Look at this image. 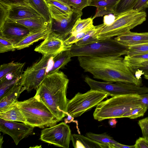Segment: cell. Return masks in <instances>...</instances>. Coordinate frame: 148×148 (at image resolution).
Masks as SVG:
<instances>
[{"instance_id": "cell-13", "label": "cell", "mask_w": 148, "mask_h": 148, "mask_svg": "<svg viewBox=\"0 0 148 148\" xmlns=\"http://www.w3.org/2000/svg\"><path fill=\"white\" fill-rule=\"evenodd\" d=\"M82 14L74 10L71 15L67 18L58 21L52 19L51 32L64 40L70 35L75 22Z\"/></svg>"}, {"instance_id": "cell-44", "label": "cell", "mask_w": 148, "mask_h": 148, "mask_svg": "<svg viewBox=\"0 0 148 148\" xmlns=\"http://www.w3.org/2000/svg\"><path fill=\"white\" fill-rule=\"evenodd\" d=\"M138 70L141 71L144 75H148V61L143 64Z\"/></svg>"}, {"instance_id": "cell-6", "label": "cell", "mask_w": 148, "mask_h": 148, "mask_svg": "<svg viewBox=\"0 0 148 148\" xmlns=\"http://www.w3.org/2000/svg\"><path fill=\"white\" fill-rule=\"evenodd\" d=\"M115 16L114 22L110 25H105L99 31V40L112 38L124 34L146 20V13L131 10Z\"/></svg>"}, {"instance_id": "cell-25", "label": "cell", "mask_w": 148, "mask_h": 148, "mask_svg": "<svg viewBox=\"0 0 148 148\" xmlns=\"http://www.w3.org/2000/svg\"><path fill=\"white\" fill-rule=\"evenodd\" d=\"M69 47L54 56L53 73L59 71L71 60L72 57Z\"/></svg>"}, {"instance_id": "cell-30", "label": "cell", "mask_w": 148, "mask_h": 148, "mask_svg": "<svg viewBox=\"0 0 148 148\" xmlns=\"http://www.w3.org/2000/svg\"><path fill=\"white\" fill-rule=\"evenodd\" d=\"M93 20L91 17L84 19L79 17L75 22L70 34L74 35L92 27L94 25Z\"/></svg>"}, {"instance_id": "cell-2", "label": "cell", "mask_w": 148, "mask_h": 148, "mask_svg": "<svg viewBox=\"0 0 148 148\" xmlns=\"http://www.w3.org/2000/svg\"><path fill=\"white\" fill-rule=\"evenodd\" d=\"M69 82V79L62 72L59 71L48 75L36 89L34 96L60 121L66 116Z\"/></svg>"}, {"instance_id": "cell-42", "label": "cell", "mask_w": 148, "mask_h": 148, "mask_svg": "<svg viewBox=\"0 0 148 148\" xmlns=\"http://www.w3.org/2000/svg\"><path fill=\"white\" fill-rule=\"evenodd\" d=\"M115 18V16L111 14L106 15L103 18V23L106 25H111L114 21Z\"/></svg>"}, {"instance_id": "cell-40", "label": "cell", "mask_w": 148, "mask_h": 148, "mask_svg": "<svg viewBox=\"0 0 148 148\" xmlns=\"http://www.w3.org/2000/svg\"><path fill=\"white\" fill-rule=\"evenodd\" d=\"M135 148H148V140L143 137H139L134 145Z\"/></svg>"}, {"instance_id": "cell-38", "label": "cell", "mask_w": 148, "mask_h": 148, "mask_svg": "<svg viewBox=\"0 0 148 148\" xmlns=\"http://www.w3.org/2000/svg\"><path fill=\"white\" fill-rule=\"evenodd\" d=\"M138 124L141 129L143 137L148 140V117L140 120Z\"/></svg>"}, {"instance_id": "cell-29", "label": "cell", "mask_w": 148, "mask_h": 148, "mask_svg": "<svg viewBox=\"0 0 148 148\" xmlns=\"http://www.w3.org/2000/svg\"><path fill=\"white\" fill-rule=\"evenodd\" d=\"M25 63L15 62L13 61L1 64L0 67V80L8 74L23 70Z\"/></svg>"}, {"instance_id": "cell-11", "label": "cell", "mask_w": 148, "mask_h": 148, "mask_svg": "<svg viewBox=\"0 0 148 148\" xmlns=\"http://www.w3.org/2000/svg\"><path fill=\"white\" fill-rule=\"evenodd\" d=\"M0 25L5 21H15L42 16L29 4L5 5L0 3Z\"/></svg>"}, {"instance_id": "cell-49", "label": "cell", "mask_w": 148, "mask_h": 148, "mask_svg": "<svg viewBox=\"0 0 148 148\" xmlns=\"http://www.w3.org/2000/svg\"><path fill=\"white\" fill-rule=\"evenodd\" d=\"M144 75V76L145 78V79L148 80V75Z\"/></svg>"}, {"instance_id": "cell-39", "label": "cell", "mask_w": 148, "mask_h": 148, "mask_svg": "<svg viewBox=\"0 0 148 148\" xmlns=\"http://www.w3.org/2000/svg\"><path fill=\"white\" fill-rule=\"evenodd\" d=\"M0 3L10 5L29 4L27 0H0Z\"/></svg>"}, {"instance_id": "cell-15", "label": "cell", "mask_w": 148, "mask_h": 148, "mask_svg": "<svg viewBox=\"0 0 148 148\" xmlns=\"http://www.w3.org/2000/svg\"><path fill=\"white\" fill-rule=\"evenodd\" d=\"M69 47L65 45L63 40L51 32L44 40L36 47L34 51L43 55L53 56Z\"/></svg>"}, {"instance_id": "cell-17", "label": "cell", "mask_w": 148, "mask_h": 148, "mask_svg": "<svg viewBox=\"0 0 148 148\" xmlns=\"http://www.w3.org/2000/svg\"><path fill=\"white\" fill-rule=\"evenodd\" d=\"M114 39L120 44L128 47L148 43V32L137 33L130 31Z\"/></svg>"}, {"instance_id": "cell-8", "label": "cell", "mask_w": 148, "mask_h": 148, "mask_svg": "<svg viewBox=\"0 0 148 148\" xmlns=\"http://www.w3.org/2000/svg\"><path fill=\"white\" fill-rule=\"evenodd\" d=\"M108 96L107 93L91 89L84 93L78 92L68 100L66 116L69 114L74 118L80 116Z\"/></svg>"}, {"instance_id": "cell-33", "label": "cell", "mask_w": 148, "mask_h": 148, "mask_svg": "<svg viewBox=\"0 0 148 148\" xmlns=\"http://www.w3.org/2000/svg\"><path fill=\"white\" fill-rule=\"evenodd\" d=\"M79 12H82V10L89 6L90 0H60Z\"/></svg>"}, {"instance_id": "cell-3", "label": "cell", "mask_w": 148, "mask_h": 148, "mask_svg": "<svg viewBox=\"0 0 148 148\" xmlns=\"http://www.w3.org/2000/svg\"><path fill=\"white\" fill-rule=\"evenodd\" d=\"M140 95L129 94L112 97L102 101L96 106L93 113L94 119L99 121L111 118H121L129 110L142 105Z\"/></svg>"}, {"instance_id": "cell-5", "label": "cell", "mask_w": 148, "mask_h": 148, "mask_svg": "<svg viewBox=\"0 0 148 148\" xmlns=\"http://www.w3.org/2000/svg\"><path fill=\"white\" fill-rule=\"evenodd\" d=\"M72 57L121 56L127 55L128 47L122 45L111 38L99 40L89 44L69 47Z\"/></svg>"}, {"instance_id": "cell-36", "label": "cell", "mask_w": 148, "mask_h": 148, "mask_svg": "<svg viewBox=\"0 0 148 148\" xmlns=\"http://www.w3.org/2000/svg\"><path fill=\"white\" fill-rule=\"evenodd\" d=\"M92 27L74 35H70L66 39L64 40L65 45L71 46L75 43L82 39L89 30Z\"/></svg>"}, {"instance_id": "cell-18", "label": "cell", "mask_w": 148, "mask_h": 148, "mask_svg": "<svg viewBox=\"0 0 148 148\" xmlns=\"http://www.w3.org/2000/svg\"><path fill=\"white\" fill-rule=\"evenodd\" d=\"M26 89L22 86L20 79L0 98V112L8 109L18 100L21 94Z\"/></svg>"}, {"instance_id": "cell-48", "label": "cell", "mask_w": 148, "mask_h": 148, "mask_svg": "<svg viewBox=\"0 0 148 148\" xmlns=\"http://www.w3.org/2000/svg\"><path fill=\"white\" fill-rule=\"evenodd\" d=\"M3 136L1 135L0 137V147L1 148L2 147V145L3 142Z\"/></svg>"}, {"instance_id": "cell-12", "label": "cell", "mask_w": 148, "mask_h": 148, "mask_svg": "<svg viewBox=\"0 0 148 148\" xmlns=\"http://www.w3.org/2000/svg\"><path fill=\"white\" fill-rule=\"evenodd\" d=\"M34 128L24 123H17L0 118V132L9 135L16 145L23 139L34 134Z\"/></svg>"}, {"instance_id": "cell-9", "label": "cell", "mask_w": 148, "mask_h": 148, "mask_svg": "<svg viewBox=\"0 0 148 148\" xmlns=\"http://www.w3.org/2000/svg\"><path fill=\"white\" fill-rule=\"evenodd\" d=\"M84 81L90 89L108 94L112 97L129 94L141 95L148 93V87L139 86L133 84L125 82H103L97 81L90 77L85 78Z\"/></svg>"}, {"instance_id": "cell-24", "label": "cell", "mask_w": 148, "mask_h": 148, "mask_svg": "<svg viewBox=\"0 0 148 148\" xmlns=\"http://www.w3.org/2000/svg\"><path fill=\"white\" fill-rule=\"evenodd\" d=\"M124 62L131 71L134 73L141 65L148 61V53L128 56L123 58Z\"/></svg>"}, {"instance_id": "cell-35", "label": "cell", "mask_w": 148, "mask_h": 148, "mask_svg": "<svg viewBox=\"0 0 148 148\" xmlns=\"http://www.w3.org/2000/svg\"><path fill=\"white\" fill-rule=\"evenodd\" d=\"M14 42L2 35H0V53L14 51L16 49Z\"/></svg>"}, {"instance_id": "cell-26", "label": "cell", "mask_w": 148, "mask_h": 148, "mask_svg": "<svg viewBox=\"0 0 148 148\" xmlns=\"http://www.w3.org/2000/svg\"><path fill=\"white\" fill-rule=\"evenodd\" d=\"M29 5L49 23L52 18L45 0H27Z\"/></svg>"}, {"instance_id": "cell-31", "label": "cell", "mask_w": 148, "mask_h": 148, "mask_svg": "<svg viewBox=\"0 0 148 148\" xmlns=\"http://www.w3.org/2000/svg\"><path fill=\"white\" fill-rule=\"evenodd\" d=\"M138 0H119L114 10V14L117 15L132 10Z\"/></svg>"}, {"instance_id": "cell-20", "label": "cell", "mask_w": 148, "mask_h": 148, "mask_svg": "<svg viewBox=\"0 0 148 148\" xmlns=\"http://www.w3.org/2000/svg\"><path fill=\"white\" fill-rule=\"evenodd\" d=\"M119 0H90L89 6L96 7V12L92 17L95 18L113 13L115 7Z\"/></svg>"}, {"instance_id": "cell-43", "label": "cell", "mask_w": 148, "mask_h": 148, "mask_svg": "<svg viewBox=\"0 0 148 148\" xmlns=\"http://www.w3.org/2000/svg\"><path fill=\"white\" fill-rule=\"evenodd\" d=\"M141 105L148 109V93L140 95Z\"/></svg>"}, {"instance_id": "cell-32", "label": "cell", "mask_w": 148, "mask_h": 148, "mask_svg": "<svg viewBox=\"0 0 148 148\" xmlns=\"http://www.w3.org/2000/svg\"><path fill=\"white\" fill-rule=\"evenodd\" d=\"M147 110L143 106H138L128 110L122 116L121 118L126 117L132 119H135L143 116Z\"/></svg>"}, {"instance_id": "cell-1", "label": "cell", "mask_w": 148, "mask_h": 148, "mask_svg": "<svg viewBox=\"0 0 148 148\" xmlns=\"http://www.w3.org/2000/svg\"><path fill=\"white\" fill-rule=\"evenodd\" d=\"M80 66L95 78L106 82H125L143 86L140 77L136 76L121 56H79Z\"/></svg>"}, {"instance_id": "cell-14", "label": "cell", "mask_w": 148, "mask_h": 148, "mask_svg": "<svg viewBox=\"0 0 148 148\" xmlns=\"http://www.w3.org/2000/svg\"><path fill=\"white\" fill-rule=\"evenodd\" d=\"M30 34L26 27L13 21L6 20L0 25V35L10 40L16 44Z\"/></svg>"}, {"instance_id": "cell-45", "label": "cell", "mask_w": 148, "mask_h": 148, "mask_svg": "<svg viewBox=\"0 0 148 148\" xmlns=\"http://www.w3.org/2000/svg\"><path fill=\"white\" fill-rule=\"evenodd\" d=\"M114 148H135V147L134 145L128 146L118 143L114 145Z\"/></svg>"}, {"instance_id": "cell-10", "label": "cell", "mask_w": 148, "mask_h": 148, "mask_svg": "<svg viewBox=\"0 0 148 148\" xmlns=\"http://www.w3.org/2000/svg\"><path fill=\"white\" fill-rule=\"evenodd\" d=\"M71 135L69 126L62 122L43 129L41 131L40 139L57 147L69 148Z\"/></svg>"}, {"instance_id": "cell-7", "label": "cell", "mask_w": 148, "mask_h": 148, "mask_svg": "<svg viewBox=\"0 0 148 148\" xmlns=\"http://www.w3.org/2000/svg\"><path fill=\"white\" fill-rule=\"evenodd\" d=\"M54 56L43 55L40 60L23 72L20 82L27 92L36 89L47 75L53 73Z\"/></svg>"}, {"instance_id": "cell-4", "label": "cell", "mask_w": 148, "mask_h": 148, "mask_svg": "<svg viewBox=\"0 0 148 148\" xmlns=\"http://www.w3.org/2000/svg\"><path fill=\"white\" fill-rule=\"evenodd\" d=\"M25 123L34 127L44 129L59 122L48 108L35 96L22 101H17Z\"/></svg>"}, {"instance_id": "cell-34", "label": "cell", "mask_w": 148, "mask_h": 148, "mask_svg": "<svg viewBox=\"0 0 148 148\" xmlns=\"http://www.w3.org/2000/svg\"><path fill=\"white\" fill-rule=\"evenodd\" d=\"M20 78L21 77L12 79L3 78L0 80V98L19 81Z\"/></svg>"}, {"instance_id": "cell-16", "label": "cell", "mask_w": 148, "mask_h": 148, "mask_svg": "<svg viewBox=\"0 0 148 148\" xmlns=\"http://www.w3.org/2000/svg\"><path fill=\"white\" fill-rule=\"evenodd\" d=\"M52 19L56 21L67 18L72 14L74 9L60 0H45Z\"/></svg>"}, {"instance_id": "cell-37", "label": "cell", "mask_w": 148, "mask_h": 148, "mask_svg": "<svg viewBox=\"0 0 148 148\" xmlns=\"http://www.w3.org/2000/svg\"><path fill=\"white\" fill-rule=\"evenodd\" d=\"M148 53V43L128 47L127 55Z\"/></svg>"}, {"instance_id": "cell-19", "label": "cell", "mask_w": 148, "mask_h": 148, "mask_svg": "<svg viewBox=\"0 0 148 148\" xmlns=\"http://www.w3.org/2000/svg\"><path fill=\"white\" fill-rule=\"evenodd\" d=\"M12 21L19 23L24 26L29 30L30 33L45 30L51 26V23H49L42 16L38 18H27Z\"/></svg>"}, {"instance_id": "cell-50", "label": "cell", "mask_w": 148, "mask_h": 148, "mask_svg": "<svg viewBox=\"0 0 148 148\" xmlns=\"http://www.w3.org/2000/svg\"><path fill=\"white\" fill-rule=\"evenodd\" d=\"M147 5H148V2H147Z\"/></svg>"}, {"instance_id": "cell-46", "label": "cell", "mask_w": 148, "mask_h": 148, "mask_svg": "<svg viewBox=\"0 0 148 148\" xmlns=\"http://www.w3.org/2000/svg\"><path fill=\"white\" fill-rule=\"evenodd\" d=\"M67 117L64 119V121L66 123H70L71 122H74V123H78L77 121H76L74 120V117L72 116L69 114L67 115Z\"/></svg>"}, {"instance_id": "cell-41", "label": "cell", "mask_w": 148, "mask_h": 148, "mask_svg": "<svg viewBox=\"0 0 148 148\" xmlns=\"http://www.w3.org/2000/svg\"><path fill=\"white\" fill-rule=\"evenodd\" d=\"M148 0H138L133 9L138 11H141L148 6Z\"/></svg>"}, {"instance_id": "cell-22", "label": "cell", "mask_w": 148, "mask_h": 148, "mask_svg": "<svg viewBox=\"0 0 148 148\" xmlns=\"http://www.w3.org/2000/svg\"><path fill=\"white\" fill-rule=\"evenodd\" d=\"M71 140L75 148H107L106 146L80 134H72Z\"/></svg>"}, {"instance_id": "cell-47", "label": "cell", "mask_w": 148, "mask_h": 148, "mask_svg": "<svg viewBox=\"0 0 148 148\" xmlns=\"http://www.w3.org/2000/svg\"><path fill=\"white\" fill-rule=\"evenodd\" d=\"M117 122V121L116 118H111L108 121V123L111 127H114L116 126Z\"/></svg>"}, {"instance_id": "cell-28", "label": "cell", "mask_w": 148, "mask_h": 148, "mask_svg": "<svg viewBox=\"0 0 148 148\" xmlns=\"http://www.w3.org/2000/svg\"><path fill=\"white\" fill-rule=\"evenodd\" d=\"M86 136L106 146L107 148H114V145L118 143L106 133L98 134L88 132L86 134Z\"/></svg>"}, {"instance_id": "cell-21", "label": "cell", "mask_w": 148, "mask_h": 148, "mask_svg": "<svg viewBox=\"0 0 148 148\" xmlns=\"http://www.w3.org/2000/svg\"><path fill=\"white\" fill-rule=\"evenodd\" d=\"M51 26L47 29L36 32L30 33L15 45L16 49H21L29 47L34 43L44 39L51 32Z\"/></svg>"}, {"instance_id": "cell-23", "label": "cell", "mask_w": 148, "mask_h": 148, "mask_svg": "<svg viewBox=\"0 0 148 148\" xmlns=\"http://www.w3.org/2000/svg\"><path fill=\"white\" fill-rule=\"evenodd\" d=\"M17 101L7 110L0 112V118L6 120L25 123V119L20 110Z\"/></svg>"}, {"instance_id": "cell-27", "label": "cell", "mask_w": 148, "mask_h": 148, "mask_svg": "<svg viewBox=\"0 0 148 148\" xmlns=\"http://www.w3.org/2000/svg\"><path fill=\"white\" fill-rule=\"evenodd\" d=\"M105 25L103 24L94 26L91 28L81 40L75 44L77 46H81L95 42L98 40V34L100 30Z\"/></svg>"}]
</instances>
